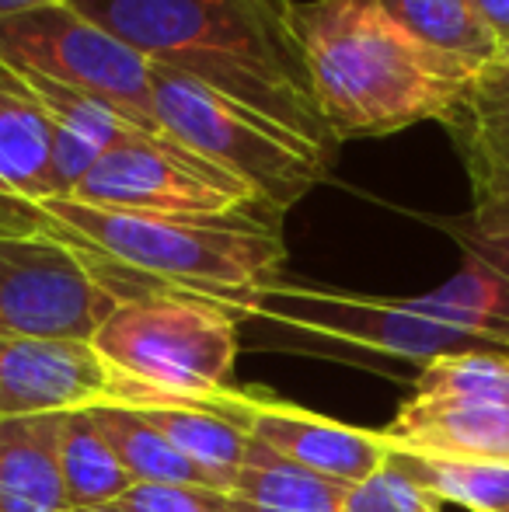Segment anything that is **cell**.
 I'll list each match as a JSON object with an SVG mask.
<instances>
[{"mask_svg":"<svg viewBox=\"0 0 509 512\" xmlns=\"http://www.w3.org/2000/svg\"><path fill=\"white\" fill-rule=\"evenodd\" d=\"M283 18L335 143L447 122L478 77L405 32L381 0H286Z\"/></svg>","mask_w":509,"mask_h":512,"instance_id":"cell-1","label":"cell"},{"mask_svg":"<svg viewBox=\"0 0 509 512\" xmlns=\"http://www.w3.org/2000/svg\"><path fill=\"white\" fill-rule=\"evenodd\" d=\"M283 4L286 0H77L88 18L150 63L206 84L335 157L339 143L311 98Z\"/></svg>","mask_w":509,"mask_h":512,"instance_id":"cell-2","label":"cell"},{"mask_svg":"<svg viewBox=\"0 0 509 512\" xmlns=\"http://www.w3.org/2000/svg\"><path fill=\"white\" fill-rule=\"evenodd\" d=\"M32 216L84 258L119 304L189 293L231 307L276 283L286 258L272 213L161 216L49 199Z\"/></svg>","mask_w":509,"mask_h":512,"instance_id":"cell-3","label":"cell"},{"mask_svg":"<svg viewBox=\"0 0 509 512\" xmlns=\"http://www.w3.org/2000/svg\"><path fill=\"white\" fill-rule=\"evenodd\" d=\"M91 345L123 380L171 398H189L238 422V317L217 300L189 293L126 300L105 317Z\"/></svg>","mask_w":509,"mask_h":512,"instance_id":"cell-4","label":"cell"},{"mask_svg":"<svg viewBox=\"0 0 509 512\" xmlns=\"http://www.w3.org/2000/svg\"><path fill=\"white\" fill-rule=\"evenodd\" d=\"M154 115L178 147L234 175L279 216L325 182L335 161L265 115L157 63Z\"/></svg>","mask_w":509,"mask_h":512,"instance_id":"cell-5","label":"cell"},{"mask_svg":"<svg viewBox=\"0 0 509 512\" xmlns=\"http://www.w3.org/2000/svg\"><path fill=\"white\" fill-rule=\"evenodd\" d=\"M0 63L91 95L136 129L171 140L154 115V63L81 11L53 4L0 21Z\"/></svg>","mask_w":509,"mask_h":512,"instance_id":"cell-6","label":"cell"},{"mask_svg":"<svg viewBox=\"0 0 509 512\" xmlns=\"http://www.w3.org/2000/svg\"><path fill=\"white\" fill-rule=\"evenodd\" d=\"M119 300L32 206L0 203V338L91 342Z\"/></svg>","mask_w":509,"mask_h":512,"instance_id":"cell-7","label":"cell"},{"mask_svg":"<svg viewBox=\"0 0 509 512\" xmlns=\"http://www.w3.org/2000/svg\"><path fill=\"white\" fill-rule=\"evenodd\" d=\"M234 317H255L286 335L318 338L332 345H353L377 356L415 359L426 366L429 359L454 356V352L489 349L464 328L426 314L415 297H360V293L321 290L276 279L272 286L252 293L227 307Z\"/></svg>","mask_w":509,"mask_h":512,"instance_id":"cell-8","label":"cell"},{"mask_svg":"<svg viewBox=\"0 0 509 512\" xmlns=\"http://www.w3.org/2000/svg\"><path fill=\"white\" fill-rule=\"evenodd\" d=\"M67 199L102 209L161 216H279L248 185L220 171L217 164L178 147L175 140H157L147 133L98 157L95 168L77 182V189Z\"/></svg>","mask_w":509,"mask_h":512,"instance_id":"cell-9","label":"cell"},{"mask_svg":"<svg viewBox=\"0 0 509 512\" xmlns=\"http://www.w3.org/2000/svg\"><path fill=\"white\" fill-rule=\"evenodd\" d=\"M116 370L77 338H0V418L112 401Z\"/></svg>","mask_w":509,"mask_h":512,"instance_id":"cell-10","label":"cell"},{"mask_svg":"<svg viewBox=\"0 0 509 512\" xmlns=\"http://www.w3.org/2000/svg\"><path fill=\"white\" fill-rule=\"evenodd\" d=\"M241 425L255 443L293 460L325 478L360 485L387 464V443L381 429H360L339 418L318 415L283 398L245 391L241 398Z\"/></svg>","mask_w":509,"mask_h":512,"instance_id":"cell-11","label":"cell"},{"mask_svg":"<svg viewBox=\"0 0 509 512\" xmlns=\"http://www.w3.org/2000/svg\"><path fill=\"white\" fill-rule=\"evenodd\" d=\"M443 126L468 171V223L489 237L509 234V77L485 67Z\"/></svg>","mask_w":509,"mask_h":512,"instance_id":"cell-12","label":"cell"},{"mask_svg":"<svg viewBox=\"0 0 509 512\" xmlns=\"http://www.w3.org/2000/svg\"><path fill=\"white\" fill-rule=\"evenodd\" d=\"M447 227L461 244V269L440 290L415 297V304L489 349L509 352V234H478L468 220Z\"/></svg>","mask_w":509,"mask_h":512,"instance_id":"cell-13","label":"cell"},{"mask_svg":"<svg viewBox=\"0 0 509 512\" xmlns=\"http://www.w3.org/2000/svg\"><path fill=\"white\" fill-rule=\"evenodd\" d=\"M387 450L509 467V405L408 398L381 429Z\"/></svg>","mask_w":509,"mask_h":512,"instance_id":"cell-14","label":"cell"},{"mask_svg":"<svg viewBox=\"0 0 509 512\" xmlns=\"http://www.w3.org/2000/svg\"><path fill=\"white\" fill-rule=\"evenodd\" d=\"M112 405L133 408L182 453L185 460L206 471L220 492H234V481L245 464L248 453V429L238 422L224 418L220 411L203 408L189 398H171V394H157L147 387L123 380L116 373V387H112Z\"/></svg>","mask_w":509,"mask_h":512,"instance_id":"cell-15","label":"cell"},{"mask_svg":"<svg viewBox=\"0 0 509 512\" xmlns=\"http://www.w3.org/2000/svg\"><path fill=\"white\" fill-rule=\"evenodd\" d=\"M60 199L56 133L46 108L14 70H0V203L39 206Z\"/></svg>","mask_w":509,"mask_h":512,"instance_id":"cell-16","label":"cell"},{"mask_svg":"<svg viewBox=\"0 0 509 512\" xmlns=\"http://www.w3.org/2000/svg\"><path fill=\"white\" fill-rule=\"evenodd\" d=\"M18 77L25 81V88L39 98V105L46 108L49 122H53L60 199H67L70 192L77 189V182L95 168L98 157L123 147V143L143 133L126 115H119L116 108L98 102V98L81 95V91H74V88H63V84L46 81V77H32V74H18ZM157 140H161V136H157Z\"/></svg>","mask_w":509,"mask_h":512,"instance_id":"cell-17","label":"cell"},{"mask_svg":"<svg viewBox=\"0 0 509 512\" xmlns=\"http://www.w3.org/2000/svg\"><path fill=\"white\" fill-rule=\"evenodd\" d=\"M60 436L63 411L0 418V512H70Z\"/></svg>","mask_w":509,"mask_h":512,"instance_id":"cell-18","label":"cell"},{"mask_svg":"<svg viewBox=\"0 0 509 512\" xmlns=\"http://www.w3.org/2000/svg\"><path fill=\"white\" fill-rule=\"evenodd\" d=\"M349 488L353 485L307 471L252 439L231 495L272 512H342Z\"/></svg>","mask_w":509,"mask_h":512,"instance_id":"cell-19","label":"cell"},{"mask_svg":"<svg viewBox=\"0 0 509 512\" xmlns=\"http://www.w3.org/2000/svg\"><path fill=\"white\" fill-rule=\"evenodd\" d=\"M60 467L70 512L112 506L136 485L105 432L98 429L91 408L63 411Z\"/></svg>","mask_w":509,"mask_h":512,"instance_id":"cell-20","label":"cell"},{"mask_svg":"<svg viewBox=\"0 0 509 512\" xmlns=\"http://www.w3.org/2000/svg\"><path fill=\"white\" fill-rule=\"evenodd\" d=\"M381 7L429 49L454 56L478 74L503 56V42L471 0H381Z\"/></svg>","mask_w":509,"mask_h":512,"instance_id":"cell-21","label":"cell"},{"mask_svg":"<svg viewBox=\"0 0 509 512\" xmlns=\"http://www.w3.org/2000/svg\"><path fill=\"white\" fill-rule=\"evenodd\" d=\"M91 415L136 485H192L220 492L210 474L185 460L140 411L105 401V405H91Z\"/></svg>","mask_w":509,"mask_h":512,"instance_id":"cell-22","label":"cell"},{"mask_svg":"<svg viewBox=\"0 0 509 512\" xmlns=\"http://www.w3.org/2000/svg\"><path fill=\"white\" fill-rule=\"evenodd\" d=\"M398 471H405L422 492L436 502H454L468 512H506L509 509V467L468 464V460L415 457V453H387Z\"/></svg>","mask_w":509,"mask_h":512,"instance_id":"cell-23","label":"cell"},{"mask_svg":"<svg viewBox=\"0 0 509 512\" xmlns=\"http://www.w3.org/2000/svg\"><path fill=\"white\" fill-rule=\"evenodd\" d=\"M415 398L509 405V352L471 349L429 359L412 387Z\"/></svg>","mask_w":509,"mask_h":512,"instance_id":"cell-24","label":"cell"},{"mask_svg":"<svg viewBox=\"0 0 509 512\" xmlns=\"http://www.w3.org/2000/svg\"><path fill=\"white\" fill-rule=\"evenodd\" d=\"M342 512H443L440 502L429 492H422L405 471L387 460L377 474L349 488Z\"/></svg>","mask_w":509,"mask_h":512,"instance_id":"cell-25","label":"cell"},{"mask_svg":"<svg viewBox=\"0 0 509 512\" xmlns=\"http://www.w3.org/2000/svg\"><path fill=\"white\" fill-rule=\"evenodd\" d=\"M112 506L126 512H231V492L192 485H133Z\"/></svg>","mask_w":509,"mask_h":512,"instance_id":"cell-26","label":"cell"},{"mask_svg":"<svg viewBox=\"0 0 509 512\" xmlns=\"http://www.w3.org/2000/svg\"><path fill=\"white\" fill-rule=\"evenodd\" d=\"M471 4L478 7L482 21L492 28V35H496L506 49L509 46V0H471Z\"/></svg>","mask_w":509,"mask_h":512,"instance_id":"cell-27","label":"cell"},{"mask_svg":"<svg viewBox=\"0 0 509 512\" xmlns=\"http://www.w3.org/2000/svg\"><path fill=\"white\" fill-rule=\"evenodd\" d=\"M53 4H77V0H0V21L39 11V7H53Z\"/></svg>","mask_w":509,"mask_h":512,"instance_id":"cell-28","label":"cell"},{"mask_svg":"<svg viewBox=\"0 0 509 512\" xmlns=\"http://www.w3.org/2000/svg\"><path fill=\"white\" fill-rule=\"evenodd\" d=\"M231 512H272V509H258V506H248V502H241V499H234V495H231Z\"/></svg>","mask_w":509,"mask_h":512,"instance_id":"cell-29","label":"cell"},{"mask_svg":"<svg viewBox=\"0 0 509 512\" xmlns=\"http://www.w3.org/2000/svg\"><path fill=\"white\" fill-rule=\"evenodd\" d=\"M492 67H496V70H499V74H506V77H509V46L503 49V56H499V60H496V63H492Z\"/></svg>","mask_w":509,"mask_h":512,"instance_id":"cell-30","label":"cell"},{"mask_svg":"<svg viewBox=\"0 0 509 512\" xmlns=\"http://www.w3.org/2000/svg\"><path fill=\"white\" fill-rule=\"evenodd\" d=\"M74 512H126V509H119V506H98V509H74Z\"/></svg>","mask_w":509,"mask_h":512,"instance_id":"cell-31","label":"cell"},{"mask_svg":"<svg viewBox=\"0 0 509 512\" xmlns=\"http://www.w3.org/2000/svg\"><path fill=\"white\" fill-rule=\"evenodd\" d=\"M0 70H4V63H0Z\"/></svg>","mask_w":509,"mask_h":512,"instance_id":"cell-32","label":"cell"},{"mask_svg":"<svg viewBox=\"0 0 509 512\" xmlns=\"http://www.w3.org/2000/svg\"><path fill=\"white\" fill-rule=\"evenodd\" d=\"M506 512H509V509H506Z\"/></svg>","mask_w":509,"mask_h":512,"instance_id":"cell-33","label":"cell"}]
</instances>
